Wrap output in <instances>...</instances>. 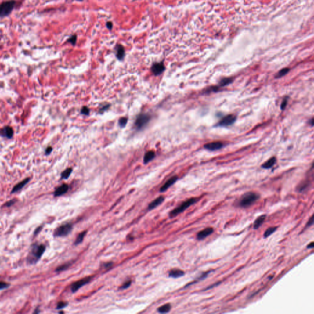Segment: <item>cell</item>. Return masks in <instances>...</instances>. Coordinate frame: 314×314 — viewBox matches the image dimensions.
I'll list each match as a JSON object with an SVG mask.
<instances>
[{
	"mask_svg": "<svg viewBox=\"0 0 314 314\" xmlns=\"http://www.w3.org/2000/svg\"><path fill=\"white\" fill-rule=\"evenodd\" d=\"M30 178H27V179H24L23 180H22V182H20V183H17V184L16 186H14V187L13 188V190H12L11 193H13L17 192H18V191L20 190L21 189H22V188L25 186V185H26L28 183V182L30 181Z\"/></svg>",
	"mask_w": 314,
	"mask_h": 314,
	"instance_id": "obj_17",
	"label": "cell"
},
{
	"mask_svg": "<svg viewBox=\"0 0 314 314\" xmlns=\"http://www.w3.org/2000/svg\"><path fill=\"white\" fill-rule=\"evenodd\" d=\"M171 309V305L170 304H166L157 309V311L160 313H168Z\"/></svg>",
	"mask_w": 314,
	"mask_h": 314,
	"instance_id": "obj_21",
	"label": "cell"
},
{
	"mask_svg": "<svg viewBox=\"0 0 314 314\" xmlns=\"http://www.w3.org/2000/svg\"><path fill=\"white\" fill-rule=\"evenodd\" d=\"M72 171H73V169L71 168H68L66 170H65L61 173V179H68L70 176Z\"/></svg>",
	"mask_w": 314,
	"mask_h": 314,
	"instance_id": "obj_25",
	"label": "cell"
},
{
	"mask_svg": "<svg viewBox=\"0 0 314 314\" xmlns=\"http://www.w3.org/2000/svg\"><path fill=\"white\" fill-rule=\"evenodd\" d=\"M45 246L43 244L34 245L33 246L29 254L28 261L31 264L36 263L42 257L45 252Z\"/></svg>",
	"mask_w": 314,
	"mask_h": 314,
	"instance_id": "obj_2",
	"label": "cell"
},
{
	"mask_svg": "<svg viewBox=\"0 0 314 314\" xmlns=\"http://www.w3.org/2000/svg\"><path fill=\"white\" fill-rule=\"evenodd\" d=\"M177 179H178V177L177 176H174V177L170 178L161 186V188H160V192H164L165 191H166L170 186H171L173 184H174L175 183V182L177 180Z\"/></svg>",
	"mask_w": 314,
	"mask_h": 314,
	"instance_id": "obj_13",
	"label": "cell"
},
{
	"mask_svg": "<svg viewBox=\"0 0 314 314\" xmlns=\"http://www.w3.org/2000/svg\"><path fill=\"white\" fill-rule=\"evenodd\" d=\"M164 200V198L163 196H160L151 202L148 206V210H152L156 208L157 206L160 205Z\"/></svg>",
	"mask_w": 314,
	"mask_h": 314,
	"instance_id": "obj_15",
	"label": "cell"
},
{
	"mask_svg": "<svg viewBox=\"0 0 314 314\" xmlns=\"http://www.w3.org/2000/svg\"><path fill=\"white\" fill-rule=\"evenodd\" d=\"M69 189V186L67 184H63L58 187L54 192L55 197H60L66 193Z\"/></svg>",
	"mask_w": 314,
	"mask_h": 314,
	"instance_id": "obj_14",
	"label": "cell"
},
{
	"mask_svg": "<svg viewBox=\"0 0 314 314\" xmlns=\"http://www.w3.org/2000/svg\"><path fill=\"white\" fill-rule=\"evenodd\" d=\"M197 203V199L195 198H190L186 201H185L183 203H182L179 207L176 208L175 209H173L169 214V217L171 218H173L176 217L179 214L183 212L185 210L188 209L190 206L194 204Z\"/></svg>",
	"mask_w": 314,
	"mask_h": 314,
	"instance_id": "obj_3",
	"label": "cell"
},
{
	"mask_svg": "<svg viewBox=\"0 0 314 314\" xmlns=\"http://www.w3.org/2000/svg\"><path fill=\"white\" fill-rule=\"evenodd\" d=\"M276 162V158L275 157H272V158H270L269 160H268L266 162H265L262 165V168H263L265 169H269V168H272Z\"/></svg>",
	"mask_w": 314,
	"mask_h": 314,
	"instance_id": "obj_22",
	"label": "cell"
},
{
	"mask_svg": "<svg viewBox=\"0 0 314 314\" xmlns=\"http://www.w3.org/2000/svg\"><path fill=\"white\" fill-rule=\"evenodd\" d=\"M155 157V153L153 151H149V152H147L144 157V163L145 164L148 163L149 161H152L154 158Z\"/></svg>",
	"mask_w": 314,
	"mask_h": 314,
	"instance_id": "obj_20",
	"label": "cell"
},
{
	"mask_svg": "<svg viewBox=\"0 0 314 314\" xmlns=\"http://www.w3.org/2000/svg\"><path fill=\"white\" fill-rule=\"evenodd\" d=\"M115 50H116V56L117 58L121 60L124 58L125 55V49L121 44H118L115 47Z\"/></svg>",
	"mask_w": 314,
	"mask_h": 314,
	"instance_id": "obj_16",
	"label": "cell"
},
{
	"mask_svg": "<svg viewBox=\"0 0 314 314\" xmlns=\"http://www.w3.org/2000/svg\"><path fill=\"white\" fill-rule=\"evenodd\" d=\"M76 41H77V36L76 35H73L71 36L68 40V42H70L72 45H74L76 44Z\"/></svg>",
	"mask_w": 314,
	"mask_h": 314,
	"instance_id": "obj_30",
	"label": "cell"
},
{
	"mask_svg": "<svg viewBox=\"0 0 314 314\" xmlns=\"http://www.w3.org/2000/svg\"><path fill=\"white\" fill-rule=\"evenodd\" d=\"M287 102H288V101H287V98H285V99H284L283 100V101H282V104H281V109H282V110H283V109H284L286 107V106H287Z\"/></svg>",
	"mask_w": 314,
	"mask_h": 314,
	"instance_id": "obj_36",
	"label": "cell"
},
{
	"mask_svg": "<svg viewBox=\"0 0 314 314\" xmlns=\"http://www.w3.org/2000/svg\"><path fill=\"white\" fill-rule=\"evenodd\" d=\"M106 25H107V27L109 29V30H111L112 28V27H113V25H112V23L111 22H108L107 23H106Z\"/></svg>",
	"mask_w": 314,
	"mask_h": 314,
	"instance_id": "obj_39",
	"label": "cell"
},
{
	"mask_svg": "<svg viewBox=\"0 0 314 314\" xmlns=\"http://www.w3.org/2000/svg\"><path fill=\"white\" fill-rule=\"evenodd\" d=\"M313 247H314V243H313V242H312L310 244H308V245H307V248H310H310H313Z\"/></svg>",
	"mask_w": 314,
	"mask_h": 314,
	"instance_id": "obj_41",
	"label": "cell"
},
{
	"mask_svg": "<svg viewBox=\"0 0 314 314\" xmlns=\"http://www.w3.org/2000/svg\"><path fill=\"white\" fill-rule=\"evenodd\" d=\"M236 117L234 115H228L221 120L219 123L220 126H229L232 125L236 121Z\"/></svg>",
	"mask_w": 314,
	"mask_h": 314,
	"instance_id": "obj_8",
	"label": "cell"
},
{
	"mask_svg": "<svg viewBox=\"0 0 314 314\" xmlns=\"http://www.w3.org/2000/svg\"><path fill=\"white\" fill-rule=\"evenodd\" d=\"M266 218V215H262L259 216L254 222V229H258L265 222V219Z\"/></svg>",
	"mask_w": 314,
	"mask_h": 314,
	"instance_id": "obj_18",
	"label": "cell"
},
{
	"mask_svg": "<svg viewBox=\"0 0 314 314\" xmlns=\"http://www.w3.org/2000/svg\"><path fill=\"white\" fill-rule=\"evenodd\" d=\"M150 115L147 114H141L139 115L135 121V127L137 130H139L143 128L149 122Z\"/></svg>",
	"mask_w": 314,
	"mask_h": 314,
	"instance_id": "obj_6",
	"label": "cell"
},
{
	"mask_svg": "<svg viewBox=\"0 0 314 314\" xmlns=\"http://www.w3.org/2000/svg\"><path fill=\"white\" fill-rule=\"evenodd\" d=\"M86 233H87V231H84L81 232V233L78 235V237L76 238V240H75V242H74V244H75L76 245H78V244H81V243L82 242V240H84V237H85V236Z\"/></svg>",
	"mask_w": 314,
	"mask_h": 314,
	"instance_id": "obj_24",
	"label": "cell"
},
{
	"mask_svg": "<svg viewBox=\"0 0 314 314\" xmlns=\"http://www.w3.org/2000/svg\"><path fill=\"white\" fill-rule=\"evenodd\" d=\"M277 226H273V227H270L269 228H268L266 231L264 233V237L265 238H267L269 236H270L271 234H272L277 229Z\"/></svg>",
	"mask_w": 314,
	"mask_h": 314,
	"instance_id": "obj_23",
	"label": "cell"
},
{
	"mask_svg": "<svg viewBox=\"0 0 314 314\" xmlns=\"http://www.w3.org/2000/svg\"><path fill=\"white\" fill-rule=\"evenodd\" d=\"M81 113H82V114H84V115H88V114H89V113H90V110H89V109H88L87 107H86V106L83 107H82V110H81Z\"/></svg>",
	"mask_w": 314,
	"mask_h": 314,
	"instance_id": "obj_33",
	"label": "cell"
},
{
	"mask_svg": "<svg viewBox=\"0 0 314 314\" xmlns=\"http://www.w3.org/2000/svg\"><path fill=\"white\" fill-rule=\"evenodd\" d=\"M78 1H82V0H78Z\"/></svg>",
	"mask_w": 314,
	"mask_h": 314,
	"instance_id": "obj_44",
	"label": "cell"
},
{
	"mask_svg": "<svg viewBox=\"0 0 314 314\" xmlns=\"http://www.w3.org/2000/svg\"><path fill=\"white\" fill-rule=\"evenodd\" d=\"M73 229V225L70 223H65L59 226L55 230L54 236L56 237H63L68 235Z\"/></svg>",
	"mask_w": 314,
	"mask_h": 314,
	"instance_id": "obj_5",
	"label": "cell"
},
{
	"mask_svg": "<svg viewBox=\"0 0 314 314\" xmlns=\"http://www.w3.org/2000/svg\"><path fill=\"white\" fill-rule=\"evenodd\" d=\"M222 147H223V144L219 141L212 142V143H209L204 145V148L206 149L211 150V151L218 150V149H221Z\"/></svg>",
	"mask_w": 314,
	"mask_h": 314,
	"instance_id": "obj_12",
	"label": "cell"
},
{
	"mask_svg": "<svg viewBox=\"0 0 314 314\" xmlns=\"http://www.w3.org/2000/svg\"><path fill=\"white\" fill-rule=\"evenodd\" d=\"M109 105H107V106H106L103 107L101 109V111H105L106 110H107V109L109 108Z\"/></svg>",
	"mask_w": 314,
	"mask_h": 314,
	"instance_id": "obj_42",
	"label": "cell"
},
{
	"mask_svg": "<svg viewBox=\"0 0 314 314\" xmlns=\"http://www.w3.org/2000/svg\"><path fill=\"white\" fill-rule=\"evenodd\" d=\"M214 232V229L212 228H207L204 229L203 230L200 231L197 235V239L199 240H201L208 237L209 235L212 234Z\"/></svg>",
	"mask_w": 314,
	"mask_h": 314,
	"instance_id": "obj_10",
	"label": "cell"
},
{
	"mask_svg": "<svg viewBox=\"0 0 314 314\" xmlns=\"http://www.w3.org/2000/svg\"><path fill=\"white\" fill-rule=\"evenodd\" d=\"M185 274L184 271L181 269H172L169 272V277L172 278H179L183 276Z\"/></svg>",
	"mask_w": 314,
	"mask_h": 314,
	"instance_id": "obj_19",
	"label": "cell"
},
{
	"mask_svg": "<svg viewBox=\"0 0 314 314\" xmlns=\"http://www.w3.org/2000/svg\"><path fill=\"white\" fill-rule=\"evenodd\" d=\"M152 71L155 75L158 76L161 74L165 70L164 65L163 62L161 63H155L152 67Z\"/></svg>",
	"mask_w": 314,
	"mask_h": 314,
	"instance_id": "obj_9",
	"label": "cell"
},
{
	"mask_svg": "<svg viewBox=\"0 0 314 314\" xmlns=\"http://www.w3.org/2000/svg\"><path fill=\"white\" fill-rule=\"evenodd\" d=\"M9 287V284H8L6 282H0V290L7 288Z\"/></svg>",
	"mask_w": 314,
	"mask_h": 314,
	"instance_id": "obj_34",
	"label": "cell"
},
{
	"mask_svg": "<svg viewBox=\"0 0 314 314\" xmlns=\"http://www.w3.org/2000/svg\"><path fill=\"white\" fill-rule=\"evenodd\" d=\"M132 282V280H128V281H127L126 282H125L122 285V286L120 287V289H127V288H128L131 285Z\"/></svg>",
	"mask_w": 314,
	"mask_h": 314,
	"instance_id": "obj_32",
	"label": "cell"
},
{
	"mask_svg": "<svg viewBox=\"0 0 314 314\" xmlns=\"http://www.w3.org/2000/svg\"><path fill=\"white\" fill-rule=\"evenodd\" d=\"M313 224V215H312V216H311V217L310 218L309 220V221H308V222L307 223L305 228H307V227H309V226H312Z\"/></svg>",
	"mask_w": 314,
	"mask_h": 314,
	"instance_id": "obj_35",
	"label": "cell"
},
{
	"mask_svg": "<svg viewBox=\"0 0 314 314\" xmlns=\"http://www.w3.org/2000/svg\"><path fill=\"white\" fill-rule=\"evenodd\" d=\"M232 82V79L231 78H225L222 79L220 83V85L222 87H223L225 85H226L229 84H230Z\"/></svg>",
	"mask_w": 314,
	"mask_h": 314,
	"instance_id": "obj_28",
	"label": "cell"
},
{
	"mask_svg": "<svg viewBox=\"0 0 314 314\" xmlns=\"http://www.w3.org/2000/svg\"><path fill=\"white\" fill-rule=\"evenodd\" d=\"M288 72H289V69H288V68H284V69H282V70H280V71L277 73V74L276 75V78H282V77L284 76L285 75H286Z\"/></svg>",
	"mask_w": 314,
	"mask_h": 314,
	"instance_id": "obj_26",
	"label": "cell"
},
{
	"mask_svg": "<svg viewBox=\"0 0 314 314\" xmlns=\"http://www.w3.org/2000/svg\"><path fill=\"white\" fill-rule=\"evenodd\" d=\"M52 150H53V149H52V147H48L46 149L45 152V155H49V154L52 152Z\"/></svg>",
	"mask_w": 314,
	"mask_h": 314,
	"instance_id": "obj_37",
	"label": "cell"
},
{
	"mask_svg": "<svg viewBox=\"0 0 314 314\" xmlns=\"http://www.w3.org/2000/svg\"><path fill=\"white\" fill-rule=\"evenodd\" d=\"M41 229H42V226H41V227H39V228H37V229H36V231H35L34 234H38V233H39V232L40 231V230H41Z\"/></svg>",
	"mask_w": 314,
	"mask_h": 314,
	"instance_id": "obj_43",
	"label": "cell"
},
{
	"mask_svg": "<svg viewBox=\"0 0 314 314\" xmlns=\"http://www.w3.org/2000/svg\"><path fill=\"white\" fill-rule=\"evenodd\" d=\"M112 265H113V263L112 262H109V263H105L104 265V266L105 268H108L111 267L112 266Z\"/></svg>",
	"mask_w": 314,
	"mask_h": 314,
	"instance_id": "obj_38",
	"label": "cell"
},
{
	"mask_svg": "<svg viewBox=\"0 0 314 314\" xmlns=\"http://www.w3.org/2000/svg\"><path fill=\"white\" fill-rule=\"evenodd\" d=\"M127 121H128V118H126V117H122L121 118L119 121H118V124L120 125V127H121V128H123L125 127V126H126V125L127 123Z\"/></svg>",
	"mask_w": 314,
	"mask_h": 314,
	"instance_id": "obj_27",
	"label": "cell"
},
{
	"mask_svg": "<svg viewBox=\"0 0 314 314\" xmlns=\"http://www.w3.org/2000/svg\"><path fill=\"white\" fill-rule=\"evenodd\" d=\"M14 203V200H11V201H9V202H8V203L5 204V206H6V207H9V206H12Z\"/></svg>",
	"mask_w": 314,
	"mask_h": 314,
	"instance_id": "obj_40",
	"label": "cell"
},
{
	"mask_svg": "<svg viewBox=\"0 0 314 314\" xmlns=\"http://www.w3.org/2000/svg\"><path fill=\"white\" fill-rule=\"evenodd\" d=\"M90 280H91V277H87L80 279L79 280L76 281V282L73 283L71 287V290L72 292L73 293L76 292L81 287H82L83 286L88 283L90 282Z\"/></svg>",
	"mask_w": 314,
	"mask_h": 314,
	"instance_id": "obj_7",
	"label": "cell"
},
{
	"mask_svg": "<svg viewBox=\"0 0 314 314\" xmlns=\"http://www.w3.org/2000/svg\"><path fill=\"white\" fill-rule=\"evenodd\" d=\"M260 196L254 192H247L242 196L238 201V206L241 208H247L255 203Z\"/></svg>",
	"mask_w": 314,
	"mask_h": 314,
	"instance_id": "obj_1",
	"label": "cell"
},
{
	"mask_svg": "<svg viewBox=\"0 0 314 314\" xmlns=\"http://www.w3.org/2000/svg\"><path fill=\"white\" fill-rule=\"evenodd\" d=\"M14 135V131L13 129L9 127L6 126L3 128L1 130H0V136L2 137H5L8 139L11 138Z\"/></svg>",
	"mask_w": 314,
	"mask_h": 314,
	"instance_id": "obj_11",
	"label": "cell"
},
{
	"mask_svg": "<svg viewBox=\"0 0 314 314\" xmlns=\"http://www.w3.org/2000/svg\"><path fill=\"white\" fill-rule=\"evenodd\" d=\"M68 305V303L67 302H60L58 303L57 304V307H56V309H61L65 307L66 306H67Z\"/></svg>",
	"mask_w": 314,
	"mask_h": 314,
	"instance_id": "obj_31",
	"label": "cell"
},
{
	"mask_svg": "<svg viewBox=\"0 0 314 314\" xmlns=\"http://www.w3.org/2000/svg\"><path fill=\"white\" fill-rule=\"evenodd\" d=\"M16 3L14 0H8L0 4V17L8 16L15 8Z\"/></svg>",
	"mask_w": 314,
	"mask_h": 314,
	"instance_id": "obj_4",
	"label": "cell"
},
{
	"mask_svg": "<svg viewBox=\"0 0 314 314\" xmlns=\"http://www.w3.org/2000/svg\"><path fill=\"white\" fill-rule=\"evenodd\" d=\"M70 265H71V264H70V263H67V264H65V265H61V266H60V267H58V268H56V271H65V270H66L67 269H68Z\"/></svg>",
	"mask_w": 314,
	"mask_h": 314,
	"instance_id": "obj_29",
	"label": "cell"
}]
</instances>
